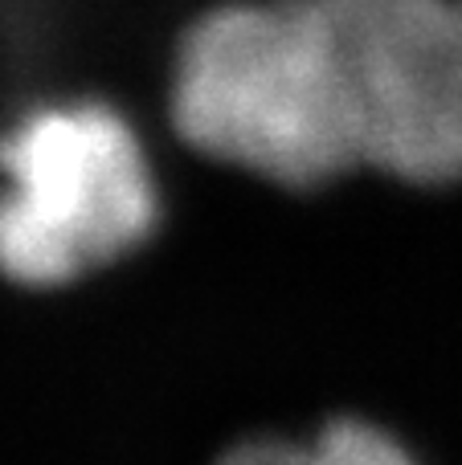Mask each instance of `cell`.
I'll return each instance as SVG.
<instances>
[{"mask_svg": "<svg viewBox=\"0 0 462 465\" xmlns=\"http://www.w3.org/2000/svg\"><path fill=\"white\" fill-rule=\"evenodd\" d=\"M0 278L62 290L136 253L160 201L136 131L115 106H41L0 135Z\"/></svg>", "mask_w": 462, "mask_h": 465, "instance_id": "7a4b0ae2", "label": "cell"}, {"mask_svg": "<svg viewBox=\"0 0 462 465\" xmlns=\"http://www.w3.org/2000/svg\"><path fill=\"white\" fill-rule=\"evenodd\" d=\"M365 168L462 180V0H319Z\"/></svg>", "mask_w": 462, "mask_h": 465, "instance_id": "3957f363", "label": "cell"}, {"mask_svg": "<svg viewBox=\"0 0 462 465\" xmlns=\"http://www.w3.org/2000/svg\"><path fill=\"white\" fill-rule=\"evenodd\" d=\"M168 127L185 147L283 193L365 168L319 0H229L180 29Z\"/></svg>", "mask_w": 462, "mask_h": 465, "instance_id": "6da1fadb", "label": "cell"}, {"mask_svg": "<svg viewBox=\"0 0 462 465\" xmlns=\"http://www.w3.org/2000/svg\"><path fill=\"white\" fill-rule=\"evenodd\" d=\"M299 465H401L409 450L381 425L360 417H332L311 445H295Z\"/></svg>", "mask_w": 462, "mask_h": 465, "instance_id": "277c9868", "label": "cell"}]
</instances>
